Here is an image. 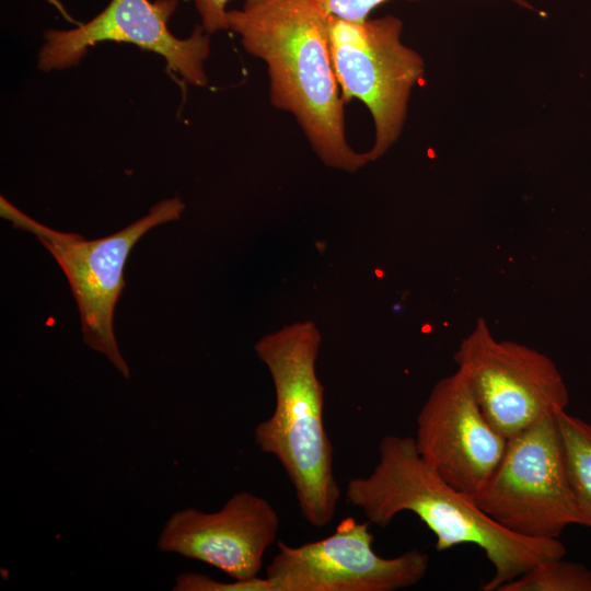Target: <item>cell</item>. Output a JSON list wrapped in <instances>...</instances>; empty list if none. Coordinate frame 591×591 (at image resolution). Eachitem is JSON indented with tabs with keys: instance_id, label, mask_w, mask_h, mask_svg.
<instances>
[{
	"instance_id": "7",
	"label": "cell",
	"mask_w": 591,
	"mask_h": 591,
	"mask_svg": "<svg viewBox=\"0 0 591 591\" xmlns=\"http://www.w3.org/2000/svg\"><path fill=\"white\" fill-rule=\"evenodd\" d=\"M453 359L487 420L507 439L568 406V389L554 361L526 345L497 339L482 317Z\"/></svg>"
},
{
	"instance_id": "12",
	"label": "cell",
	"mask_w": 591,
	"mask_h": 591,
	"mask_svg": "<svg viewBox=\"0 0 591 591\" xmlns=\"http://www.w3.org/2000/svg\"><path fill=\"white\" fill-rule=\"evenodd\" d=\"M556 417L570 491L581 525L591 529V425L566 409Z\"/></svg>"
},
{
	"instance_id": "11",
	"label": "cell",
	"mask_w": 591,
	"mask_h": 591,
	"mask_svg": "<svg viewBox=\"0 0 591 591\" xmlns=\"http://www.w3.org/2000/svg\"><path fill=\"white\" fill-rule=\"evenodd\" d=\"M279 525V515L268 500L241 490L216 512L195 508L174 512L159 535L158 547L245 580L258 576Z\"/></svg>"
},
{
	"instance_id": "4",
	"label": "cell",
	"mask_w": 591,
	"mask_h": 591,
	"mask_svg": "<svg viewBox=\"0 0 591 591\" xmlns=\"http://www.w3.org/2000/svg\"><path fill=\"white\" fill-rule=\"evenodd\" d=\"M185 205L178 197L163 199L148 215L123 230L96 240L50 229L1 197L0 215L15 228L33 233L56 259L77 301L84 343L103 354L124 378L129 368L116 343L113 318L125 286L124 268L139 239L150 229L179 219Z\"/></svg>"
},
{
	"instance_id": "16",
	"label": "cell",
	"mask_w": 591,
	"mask_h": 591,
	"mask_svg": "<svg viewBox=\"0 0 591 591\" xmlns=\"http://www.w3.org/2000/svg\"><path fill=\"white\" fill-rule=\"evenodd\" d=\"M207 34L229 31L227 4L230 0H190Z\"/></svg>"
},
{
	"instance_id": "8",
	"label": "cell",
	"mask_w": 591,
	"mask_h": 591,
	"mask_svg": "<svg viewBox=\"0 0 591 591\" xmlns=\"http://www.w3.org/2000/svg\"><path fill=\"white\" fill-rule=\"evenodd\" d=\"M369 521L346 518L327 537L278 552L266 569L273 591H396L424 579L429 555L410 549L385 558L372 548Z\"/></svg>"
},
{
	"instance_id": "15",
	"label": "cell",
	"mask_w": 591,
	"mask_h": 591,
	"mask_svg": "<svg viewBox=\"0 0 591 591\" xmlns=\"http://www.w3.org/2000/svg\"><path fill=\"white\" fill-rule=\"evenodd\" d=\"M328 14L350 21H362L369 14L390 0H313ZM515 3L524 9L534 10V7L526 0H497Z\"/></svg>"
},
{
	"instance_id": "6",
	"label": "cell",
	"mask_w": 591,
	"mask_h": 591,
	"mask_svg": "<svg viewBox=\"0 0 591 591\" xmlns=\"http://www.w3.org/2000/svg\"><path fill=\"white\" fill-rule=\"evenodd\" d=\"M556 414L508 438L498 465L472 496L483 512L521 536L558 538L568 525H581Z\"/></svg>"
},
{
	"instance_id": "9",
	"label": "cell",
	"mask_w": 591,
	"mask_h": 591,
	"mask_svg": "<svg viewBox=\"0 0 591 591\" xmlns=\"http://www.w3.org/2000/svg\"><path fill=\"white\" fill-rule=\"evenodd\" d=\"M177 5L178 0H111L97 15L77 27L47 30L38 68L45 72L68 69L78 66L97 43H129L162 56L187 83L206 86L210 35L196 25L187 38L174 36L167 22Z\"/></svg>"
},
{
	"instance_id": "10",
	"label": "cell",
	"mask_w": 591,
	"mask_h": 591,
	"mask_svg": "<svg viewBox=\"0 0 591 591\" xmlns=\"http://www.w3.org/2000/svg\"><path fill=\"white\" fill-rule=\"evenodd\" d=\"M416 425L414 440L424 461L470 496L493 474L508 440L487 420L460 370L434 384Z\"/></svg>"
},
{
	"instance_id": "13",
	"label": "cell",
	"mask_w": 591,
	"mask_h": 591,
	"mask_svg": "<svg viewBox=\"0 0 591 591\" xmlns=\"http://www.w3.org/2000/svg\"><path fill=\"white\" fill-rule=\"evenodd\" d=\"M498 591H591V570L563 557L554 558L505 583Z\"/></svg>"
},
{
	"instance_id": "14",
	"label": "cell",
	"mask_w": 591,
	"mask_h": 591,
	"mask_svg": "<svg viewBox=\"0 0 591 591\" xmlns=\"http://www.w3.org/2000/svg\"><path fill=\"white\" fill-rule=\"evenodd\" d=\"M174 591H273L269 580L254 577L233 582H220L198 572H184L176 577Z\"/></svg>"
},
{
	"instance_id": "2",
	"label": "cell",
	"mask_w": 591,
	"mask_h": 591,
	"mask_svg": "<svg viewBox=\"0 0 591 591\" xmlns=\"http://www.w3.org/2000/svg\"><path fill=\"white\" fill-rule=\"evenodd\" d=\"M346 498L380 528L403 511L416 514L434 534L438 552L464 544L482 548L494 567L484 591H498L535 566L566 554L559 538L521 536L494 521L472 496L451 486L424 461L413 437L384 436L375 467L368 476L348 482Z\"/></svg>"
},
{
	"instance_id": "1",
	"label": "cell",
	"mask_w": 591,
	"mask_h": 591,
	"mask_svg": "<svg viewBox=\"0 0 591 591\" xmlns=\"http://www.w3.org/2000/svg\"><path fill=\"white\" fill-rule=\"evenodd\" d=\"M227 16L243 48L266 65L270 103L294 117L317 158L349 173L371 162L347 140L329 14L313 0H246Z\"/></svg>"
},
{
	"instance_id": "5",
	"label": "cell",
	"mask_w": 591,
	"mask_h": 591,
	"mask_svg": "<svg viewBox=\"0 0 591 591\" xmlns=\"http://www.w3.org/2000/svg\"><path fill=\"white\" fill-rule=\"evenodd\" d=\"M395 15L350 21L329 14V53L341 99L368 108L374 140L368 152L375 161L399 138L414 88L422 80L425 61L402 39Z\"/></svg>"
},
{
	"instance_id": "3",
	"label": "cell",
	"mask_w": 591,
	"mask_h": 591,
	"mask_svg": "<svg viewBox=\"0 0 591 591\" xmlns=\"http://www.w3.org/2000/svg\"><path fill=\"white\" fill-rule=\"evenodd\" d=\"M321 333L313 322H296L255 345L275 389L271 416L254 431L258 449L275 456L289 477L300 512L314 528L334 518L340 497L333 444L324 426V387L316 374Z\"/></svg>"
}]
</instances>
